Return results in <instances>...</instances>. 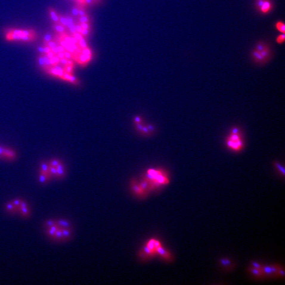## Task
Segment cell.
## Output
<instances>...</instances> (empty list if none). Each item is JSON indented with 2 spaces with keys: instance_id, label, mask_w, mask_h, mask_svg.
Wrapping results in <instances>:
<instances>
[{
  "instance_id": "cell-36",
  "label": "cell",
  "mask_w": 285,
  "mask_h": 285,
  "mask_svg": "<svg viewBox=\"0 0 285 285\" xmlns=\"http://www.w3.org/2000/svg\"><path fill=\"white\" fill-rule=\"evenodd\" d=\"M51 51V49L49 47L47 46L44 48V53H49V52Z\"/></svg>"
},
{
  "instance_id": "cell-6",
  "label": "cell",
  "mask_w": 285,
  "mask_h": 285,
  "mask_svg": "<svg viewBox=\"0 0 285 285\" xmlns=\"http://www.w3.org/2000/svg\"><path fill=\"white\" fill-rule=\"evenodd\" d=\"M9 33H11L13 34L18 35H37L36 33L34 30H17V29H9L6 31Z\"/></svg>"
},
{
  "instance_id": "cell-1",
  "label": "cell",
  "mask_w": 285,
  "mask_h": 285,
  "mask_svg": "<svg viewBox=\"0 0 285 285\" xmlns=\"http://www.w3.org/2000/svg\"><path fill=\"white\" fill-rule=\"evenodd\" d=\"M140 181L150 193L158 191L170 182L168 173L161 168L148 169Z\"/></svg>"
},
{
  "instance_id": "cell-33",
  "label": "cell",
  "mask_w": 285,
  "mask_h": 285,
  "mask_svg": "<svg viewBox=\"0 0 285 285\" xmlns=\"http://www.w3.org/2000/svg\"><path fill=\"white\" fill-rule=\"evenodd\" d=\"M147 127V128L149 129L150 132L151 133H154V130H155V128H154V127L153 126H152V125H146Z\"/></svg>"
},
{
  "instance_id": "cell-17",
  "label": "cell",
  "mask_w": 285,
  "mask_h": 285,
  "mask_svg": "<svg viewBox=\"0 0 285 285\" xmlns=\"http://www.w3.org/2000/svg\"><path fill=\"white\" fill-rule=\"evenodd\" d=\"M275 166L278 168V171L283 174V176L285 175V169L280 164L278 163V162H276L275 163Z\"/></svg>"
},
{
  "instance_id": "cell-16",
  "label": "cell",
  "mask_w": 285,
  "mask_h": 285,
  "mask_svg": "<svg viewBox=\"0 0 285 285\" xmlns=\"http://www.w3.org/2000/svg\"><path fill=\"white\" fill-rule=\"evenodd\" d=\"M276 42L278 44H282L285 41V35L284 33H282L279 35L278 37L276 38Z\"/></svg>"
},
{
  "instance_id": "cell-38",
  "label": "cell",
  "mask_w": 285,
  "mask_h": 285,
  "mask_svg": "<svg viewBox=\"0 0 285 285\" xmlns=\"http://www.w3.org/2000/svg\"><path fill=\"white\" fill-rule=\"evenodd\" d=\"M48 233L49 235H50V236H52V237H55V232H54V231H52V230H51L50 228H49L48 230Z\"/></svg>"
},
{
  "instance_id": "cell-4",
  "label": "cell",
  "mask_w": 285,
  "mask_h": 285,
  "mask_svg": "<svg viewBox=\"0 0 285 285\" xmlns=\"http://www.w3.org/2000/svg\"><path fill=\"white\" fill-rule=\"evenodd\" d=\"M130 189L134 196L140 199H145L150 193L144 187L140 181L134 179L130 182Z\"/></svg>"
},
{
  "instance_id": "cell-10",
  "label": "cell",
  "mask_w": 285,
  "mask_h": 285,
  "mask_svg": "<svg viewBox=\"0 0 285 285\" xmlns=\"http://www.w3.org/2000/svg\"><path fill=\"white\" fill-rule=\"evenodd\" d=\"M56 224L58 225H59L60 227H63V228H71V224L68 222V221L66 220H59L56 222Z\"/></svg>"
},
{
  "instance_id": "cell-23",
  "label": "cell",
  "mask_w": 285,
  "mask_h": 285,
  "mask_svg": "<svg viewBox=\"0 0 285 285\" xmlns=\"http://www.w3.org/2000/svg\"><path fill=\"white\" fill-rule=\"evenodd\" d=\"M6 208L7 209V210L12 212L14 211L16 207H14V205H13L12 203H9L6 205Z\"/></svg>"
},
{
  "instance_id": "cell-50",
  "label": "cell",
  "mask_w": 285,
  "mask_h": 285,
  "mask_svg": "<svg viewBox=\"0 0 285 285\" xmlns=\"http://www.w3.org/2000/svg\"><path fill=\"white\" fill-rule=\"evenodd\" d=\"M38 50L40 52H41L42 53H44V48L43 47H39L38 48Z\"/></svg>"
},
{
  "instance_id": "cell-21",
  "label": "cell",
  "mask_w": 285,
  "mask_h": 285,
  "mask_svg": "<svg viewBox=\"0 0 285 285\" xmlns=\"http://www.w3.org/2000/svg\"><path fill=\"white\" fill-rule=\"evenodd\" d=\"M90 58V55H85L83 54L81 55L80 59L81 62H85L89 60Z\"/></svg>"
},
{
  "instance_id": "cell-5",
  "label": "cell",
  "mask_w": 285,
  "mask_h": 285,
  "mask_svg": "<svg viewBox=\"0 0 285 285\" xmlns=\"http://www.w3.org/2000/svg\"><path fill=\"white\" fill-rule=\"evenodd\" d=\"M5 39L7 41H33L37 39V35H18L7 32Z\"/></svg>"
},
{
  "instance_id": "cell-22",
  "label": "cell",
  "mask_w": 285,
  "mask_h": 285,
  "mask_svg": "<svg viewBox=\"0 0 285 285\" xmlns=\"http://www.w3.org/2000/svg\"><path fill=\"white\" fill-rule=\"evenodd\" d=\"M20 210H21L22 213L23 214V216H28L29 214V211L27 207H20Z\"/></svg>"
},
{
  "instance_id": "cell-14",
  "label": "cell",
  "mask_w": 285,
  "mask_h": 285,
  "mask_svg": "<svg viewBox=\"0 0 285 285\" xmlns=\"http://www.w3.org/2000/svg\"><path fill=\"white\" fill-rule=\"evenodd\" d=\"M49 166L47 165L45 163H42L41 165L40 173L46 174H49L50 173H49Z\"/></svg>"
},
{
  "instance_id": "cell-44",
  "label": "cell",
  "mask_w": 285,
  "mask_h": 285,
  "mask_svg": "<svg viewBox=\"0 0 285 285\" xmlns=\"http://www.w3.org/2000/svg\"><path fill=\"white\" fill-rule=\"evenodd\" d=\"M76 31L77 32H81V31L83 30V28L81 27L80 25H76Z\"/></svg>"
},
{
  "instance_id": "cell-11",
  "label": "cell",
  "mask_w": 285,
  "mask_h": 285,
  "mask_svg": "<svg viewBox=\"0 0 285 285\" xmlns=\"http://www.w3.org/2000/svg\"><path fill=\"white\" fill-rule=\"evenodd\" d=\"M56 169H57V171L58 176V177H62V176H64V174H65L64 166L61 162L56 167Z\"/></svg>"
},
{
  "instance_id": "cell-43",
  "label": "cell",
  "mask_w": 285,
  "mask_h": 285,
  "mask_svg": "<svg viewBox=\"0 0 285 285\" xmlns=\"http://www.w3.org/2000/svg\"><path fill=\"white\" fill-rule=\"evenodd\" d=\"M80 26L83 29H88V28H89V27H88L87 24H86V23H81Z\"/></svg>"
},
{
  "instance_id": "cell-29",
  "label": "cell",
  "mask_w": 285,
  "mask_h": 285,
  "mask_svg": "<svg viewBox=\"0 0 285 285\" xmlns=\"http://www.w3.org/2000/svg\"><path fill=\"white\" fill-rule=\"evenodd\" d=\"M60 22L62 24L65 25V26H67V24H68L67 18H63V17H60Z\"/></svg>"
},
{
  "instance_id": "cell-46",
  "label": "cell",
  "mask_w": 285,
  "mask_h": 285,
  "mask_svg": "<svg viewBox=\"0 0 285 285\" xmlns=\"http://www.w3.org/2000/svg\"><path fill=\"white\" fill-rule=\"evenodd\" d=\"M20 207H20H27V205L24 202L21 201V204L20 205V207Z\"/></svg>"
},
{
  "instance_id": "cell-26",
  "label": "cell",
  "mask_w": 285,
  "mask_h": 285,
  "mask_svg": "<svg viewBox=\"0 0 285 285\" xmlns=\"http://www.w3.org/2000/svg\"><path fill=\"white\" fill-rule=\"evenodd\" d=\"M44 44H47V46L50 47L51 49L53 48H55V47H57V44H55V43L54 42L51 41H50L48 42H44Z\"/></svg>"
},
{
  "instance_id": "cell-42",
  "label": "cell",
  "mask_w": 285,
  "mask_h": 285,
  "mask_svg": "<svg viewBox=\"0 0 285 285\" xmlns=\"http://www.w3.org/2000/svg\"><path fill=\"white\" fill-rule=\"evenodd\" d=\"M72 13L73 15L76 16H77V15H78L79 14L78 10L77 9H76V8H74V9H72Z\"/></svg>"
},
{
  "instance_id": "cell-27",
  "label": "cell",
  "mask_w": 285,
  "mask_h": 285,
  "mask_svg": "<svg viewBox=\"0 0 285 285\" xmlns=\"http://www.w3.org/2000/svg\"><path fill=\"white\" fill-rule=\"evenodd\" d=\"M55 30H57L58 32H62L64 31V29L61 25H57L55 24Z\"/></svg>"
},
{
  "instance_id": "cell-52",
  "label": "cell",
  "mask_w": 285,
  "mask_h": 285,
  "mask_svg": "<svg viewBox=\"0 0 285 285\" xmlns=\"http://www.w3.org/2000/svg\"><path fill=\"white\" fill-rule=\"evenodd\" d=\"M86 2H87V3H88V4H90V3H91V2H92V0H86Z\"/></svg>"
},
{
  "instance_id": "cell-12",
  "label": "cell",
  "mask_w": 285,
  "mask_h": 285,
  "mask_svg": "<svg viewBox=\"0 0 285 285\" xmlns=\"http://www.w3.org/2000/svg\"><path fill=\"white\" fill-rule=\"evenodd\" d=\"M275 28L278 30V31L281 32V33H285V24L282 21H278L276 22L275 24Z\"/></svg>"
},
{
  "instance_id": "cell-41",
  "label": "cell",
  "mask_w": 285,
  "mask_h": 285,
  "mask_svg": "<svg viewBox=\"0 0 285 285\" xmlns=\"http://www.w3.org/2000/svg\"><path fill=\"white\" fill-rule=\"evenodd\" d=\"M83 54L85 55H90V51L89 50L87 49H84L83 51Z\"/></svg>"
},
{
  "instance_id": "cell-32",
  "label": "cell",
  "mask_w": 285,
  "mask_h": 285,
  "mask_svg": "<svg viewBox=\"0 0 285 285\" xmlns=\"http://www.w3.org/2000/svg\"><path fill=\"white\" fill-rule=\"evenodd\" d=\"M80 44L82 47H86L87 44L86 43L85 40L82 38L80 40Z\"/></svg>"
},
{
  "instance_id": "cell-35",
  "label": "cell",
  "mask_w": 285,
  "mask_h": 285,
  "mask_svg": "<svg viewBox=\"0 0 285 285\" xmlns=\"http://www.w3.org/2000/svg\"><path fill=\"white\" fill-rule=\"evenodd\" d=\"M60 61L61 62V63H62V64L63 65H65V66H67L68 65V60L64 58H62V59H60Z\"/></svg>"
},
{
  "instance_id": "cell-30",
  "label": "cell",
  "mask_w": 285,
  "mask_h": 285,
  "mask_svg": "<svg viewBox=\"0 0 285 285\" xmlns=\"http://www.w3.org/2000/svg\"><path fill=\"white\" fill-rule=\"evenodd\" d=\"M134 122H135V124L142 123V118L139 117V116H136V117L134 118Z\"/></svg>"
},
{
  "instance_id": "cell-49",
  "label": "cell",
  "mask_w": 285,
  "mask_h": 285,
  "mask_svg": "<svg viewBox=\"0 0 285 285\" xmlns=\"http://www.w3.org/2000/svg\"><path fill=\"white\" fill-rule=\"evenodd\" d=\"M58 50V51L59 52H63L64 51V49L62 48V47L59 46L57 47Z\"/></svg>"
},
{
  "instance_id": "cell-31",
  "label": "cell",
  "mask_w": 285,
  "mask_h": 285,
  "mask_svg": "<svg viewBox=\"0 0 285 285\" xmlns=\"http://www.w3.org/2000/svg\"><path fill=\"white\" fill-rule=\"evenodd\" d=\"M51 40V36L50 35H46L44 37V41L45 42L50 41Z\"/></svg>"
},
{
  "instance_id": "cell-45",
  "label": "cell",
  "mask_w": 285,
  "mask_h": 285,
  "mask_svg": "<svg viewBox=\"0 0 285 285\" xmlns=\"http://www.w3.org/2000/svg\"><path fill=\"white\" fill-rule=\"evenodd\" d=\"M69 29L72 33H75L76 31V25H73L71 28H69Z\"/></svg>"
},
{
  "instance_id": "cell-19",
  "label": "cell",
  "mask_w": 285,
  "mask_h": 285,
  "mask_svg": "<svg viewBox=\"0 0 285 285\" xmlns=\"http://www.w3.org/2000/svg\"><path fill=\"white\" fill-rule=\"evenodd\" d=\"M42 56H43V58H44V63H45L46 66L47 68H48V67H50L51 66L50 58L47 57L46 55H42Z\"/></svg>"
},
{
  "instance_id": "cell-34",
  "label": "cell",
  "mask_w": 285,
  "mask_h": 285,
  "mask_svg": "<svg viewBox=\"0 0 285 285\" xmlns=\"http://www.w3.org/2000/svg\"><path fill=\"white\" fill-rule=\"evenodd\" d=\"M46 54L47 57H48L49 58H50H50H53V57H55V53H53V52H52V51H50V52H49V53H46Z\"/></svg>"
},
{
  "instance_id": "cell-2",
  "label": "cell",
  "mask_w": 285,
  "mask_h": 285,
  "mask_svg": "<svg viewBox=\"0 0 285 285\" xmlns=\"http://www.w3.org/2000/svg\"><path fill=\"white\" fill-rule=\"evenodd\" d=\"M155 256H159L164 260H170L171 255L164 248L159 239L151 238L145 242L140 249L139 257L142 260H149Z\"/></svg>"
},
{
  "instance_id": "cell-37",
  "label": "cell",
  "mask_w": 285,
  "mask_h": 285,
  "mask_svg": "<svg viewBox=\"0 0 285 285\" xmlns=\"http://www.w3.org/2000/svg\"><path fill=\"white\" fill-rule=\"evenodd\" d=\"M87 17H86V16H81L80 20V21L81 23H85V22H86L87 21Z\"/></svg>"
},
{
  "instance_id": "cell-9",
  "label": "cell",
  "mask_w": 285,
  "mask_h": 285,
  "mask_svg": "<svg viewBox=\"0 0 285 285\" xmlns=\"http://www.w3.org/2000/svg\"><path fill=\"white\" fill-rule=\"evenodd\" d=\"M48 12L50 14V16L52 20V21L57 24L59 22V18L58 16H57V14L55 13V10L53 9L52 7H49Z\"/></svg>"
},
{
  "instance_id": "cell-28",
  "label": "cell",
  "mask_w": 285,
  "mask_h": 285,
  "mask_svg": "<svg viewBox=\"0 0 285 285\" xmlns=\"http://www.w3.org/2000/svg\"><path fill=\"white\" fill-rule=\"evenodd\" d=\"M21 200L16 199V200H14L12 203H13V205H14V207H20V205L21 204Z\"/></svg>"
},
{
  "instance_id": "cell-39",
  "label": "cell",
  "mask_w": 285,
  "mask_h": 285,
  "mask_svg": "<svg viewBox=\"0 0 285 285\" xmlns=\"http://www.w3.org/2000/svg\"><path fill=\"white\" fill-rule=\"evenodd\" d=\"M75 38L76 40H80L81 39L83 38H82V36H81L80 34H79V33H75Z\"/></svg>"
},
{
  "instance_id": "cell-25",
  "label": "cell",
  "mask_w": 285,
  "mask_h": 285,
  "mask_svg": "<svg viewBox=\"0 0 285 285\" xmlns=\"http://www.w3.org/2000/svg\"><path fill=\"white\" fill-rule=\"evenodd\" d=\"M56 224V222H55L53 220H48L46 222V225L47 227H49V228H50L51 227L53 226V225H55Z\"/></svg>"
},
{
  "instance_id": "cell-24",
  "label": "cell",
  "mask_w": 285,
  "mask_h": 285,
  "mask_svg": "<svg viewBox=\"0 0 285 285\" xmlns=\"http://www.w3.org/2000/svg\"><path fill=\"white\" fill-rule=\"evenodd\" d=\"M60 163V161H59L58 159H53V160H52V161H51L50 163V165L49 166L56 168V167Z\"/></svg>"
},
{
  "instance_id": "cell-3",
  "label": "cell",
  "mask_w": 285,
  "mask_h": 285,
  "mask_svg": "<svg viewBox=\"0 0 285 285\" xmlns=\"http://www.w3.org/2000/svg\"><path fill=\"white\" fill-rule=\"evenodd\" d=\"M225 145L229 150L235 152H239L244 146V138L241 131L238 127L231 129L225 140Z\"/></svg>"
},
{
  "instance_id": "cell-47",
  "label": "cell",
  "mask_w": 285,
  "mask_h": 285,
  "mask_svg": "<svg viewBox=\"0 0 285 285\" xmlns=\"http://www.w3.org/2000/svg\"><path fill=\"white\" fill-rule=\"evenodd\" d=\"M81 33L83 35H87L88 33V30L87 29H83L82 31H81Z\"/></svg>"
},
{
  "instance_id": "cell-15",
  "label": "cell",
  "mask_w": 285,
  "mask_h": 285,
  "mask_svg": "<svg viewBox=\"0 0 285 285\" xmlns=\"http://www.w3.org/2000/svg\"><path fill=\"white\" fill-rule=\"evenodd\" d=\"M62 228H63V227H61V228H60L59 229H58L57 231H56L55 232V238H57V239H64L63 235V233H62V230H61Z\"/></svg>"
},
{
  "instance_id": "cell-40",
  "label": "cell",
  "mask_w": 285,
  "mask_h": 285,
  "mask_svg": "<svg viewBox=\"0 0 285 285\" xmlns=\"http://www.w3.org/2000/svg\"><path fill=\"white\" fill-rule=\"evenodd\" d=\"M58 57L59 58V59H62V58H64V53H63L62 52H58L57 53V55Z\"/></svg>"
},
{
  "instance_id": "cell-7",
  "label": "cell",
  "mask_w": 285,
  "mask_h": 285,
  "mask_svg": "<svg viewBox=\"0 0 285 285\" xmlns=\"http://www.w3.org/2000/svg\"><path fill=\"white\" fill-rule=\"evenodd\" d=\"M271 9V4L268 1H264L260 5V10L263 13H267Z\"/></svg>"
},
{
  "instance_id": "cell-20",
  "label": "cell",
  "mask_w": 285,
  "mask_h": 285,
  "mask_svg": "<svg viewBox=\"0 0 285 285\" xmlns=\"http://www.w3.org/2000/svg\"><path fill=\"white\" fill-rule=\"evenodd\" d=\"M38 60H39V63L40 66L41 67H42L43 68L46 69V64H45V63H44V61L43 56H40L39 57V59H38Z\"/></svg>"
},
{
  "instance_id": "cell-13",
  "label": "cell",
  "mask_w": 285,
  "mask_h": 285,
  "mask_svg": "<svg viewBox=\"0 0 285 285\" xmlns=\"http://www.w3.org/2000/svg\"><path fill=\"white\" fill-rule=\"evenodd\" d=\"M50 174H44V173H40L39 175V182L41 183H44L45 182H46L47 180H48L49 178V176H50Z\"/></svg>"
},
{
  "instance_id": "cell-18",
  "label": "cell",
  "mask_w": 285,
  "mask_h": 285,
  "mask_svg": "<svg viewBox=\"0 0 285 285\" xmlns=\"http://www.w3.org/2000/svg\"><path fill=\"white\" fill-rule=\"evenodd\" d=\"M49 171L50 174L53 175V176H57V177H58V176L57 171L56 168L49 166Z\"/></svg>"
},
{
  "instance_id": "cell-48",
  "label": "cell",
  "mask_w": 285,
  "mask_h": 285,
  "mask_svg": "<svg viewBox=\"0 0 285 285\" xmlns=\"http://www.w3.org/2000/svg\"><path fill=\"white\" fill-rule=\"evenodd\" d=\"M64 53V56L67 58H68V59H70V58H71V55H70V53H69V52H65Z\"/></svg>"
},
{
  "instance_id": "cell-8",
  "label": "cell",
  "mask_w": 285,
  "mask_h": 285,
  "mask_svg": "<svg viewBox=\"0 0 285 285\" xmlns=\"http://www.w3.org/2000/svg\"><path fill=\"white\" fill-rule=\"evenodd\" d=\"M0 155H3L9 158H14L16 154L12 151L0 147Z\"/></svg>"
},
{
  "instance_id": "cell-51",
  "label": "cell",
  "mask_w": 285,
  "mask_h": 285,
  "mask_svg": "<svg viewBox=\"0 0 285 285\" xmlns=\"http://www.w3.org/2000/svg\"><path fill=\"white\" fill-rule=\"evenodd\" d=\"M79 14L80 16H85V13L83 12V11L82 10H78Z\"/></svg>"
}]
</instances>
